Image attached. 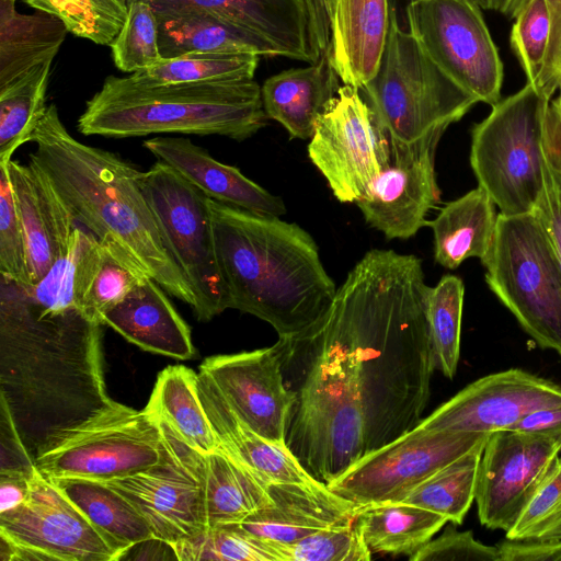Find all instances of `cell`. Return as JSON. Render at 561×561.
Here are the masks:
<instances>
[{
  "label": "cell",
  "mask_w": 561,
  "mask_h": 561,
  "mask_svg": "<svg viewBox=\"0 0 561 561\" xmlns=\"http://www.w3.org/2000/svg\"><path fill=\"white\" fill-rule=\"evenodd\" d=\"M11 1H16V0H11Z\"/></svg>",
  "instance_id": "59"
},
{
  "label": "cell",
  "mask_w": 561,
  "mask_h": 561,
  "mask_svg": "<svg viewBox=\"0 0 561 561\" xmlns=\"http://www.w3.org/2000/svg\"><path fill=\"white\" fill-rule=\"evenodd\" d=\"M357 522L371 552L409 557L448 523L440 514L400 502L359 506Z\"/></svg>",
  "instance_id": "36"
},
{
  "label": "cell",
  "mask_w": 561,
  "mask_h": 561,
  "mask_svg": "<svg viewBox=\"0 0 561 561\" xmlns=\"http://www.w3.org/2000/svg\"><path fill=\"white\" fill-rule=\"evenodd\" d=\"M156 13L163 58L188 53L278 56L277 50L264 39L205 11L172 9Z\"/></svg>",
  "instance_id": "30"
},
{
  "label": "cell",
  "mask_w": 561,
  "mask_h": 561,
  "mask_svg": "<svg viewBox=\"0 0 561 561\" xmlns=\"http://www.w3.org/2000/svg\"><path fill=\"white\" fill-rule=\"evenodd\" d=\"M491 434L425 428L417 424L364 454L328 488L358 505L399 502L427 477Z\"/></svg>",
  "instance_id": "15"
},
{
  "label": "cell",
  "mask_w": 561,
  "mask_h": 561,
  "mask_svg": "<svg viewBox=\"0 0 561 561\" xmlns=\"http://www.w3.org/2000/svg\"><path fill=\"white\" fill-rule=\"evenodd\" d=\"M67 33L64 22L51 14H23L15 10V1L0 0V87L54 60Z\"/></svg>",
  "instance_id": "33"
},
{
  "label": "cell",
  "mask_w": 561,
  "mask_h": 561,
  "mask_svg": "<svg viewBox=\"0 0 561 561\" xmlns=\"http://www.w3.org/2000/svg\"><path fill=\"white\" fill-rule=\"evenodd\" d=\"M60 19L69 33L98 45H111L119 32L128 0H24Z\"/></svg>",
  "instance_id": "42"
},
{
  "label": "cell",
  "mask_w": 561,
  "mask_h": 561,
  "mask_svg": "<svg viewBox=\"0 0 561 561\" xmlns=\"http://www.w3.org/2000/svg\"><path fill=\"white\" fill-rule=\"evenodd\" d=\"M561 262V185L546 162L545 187L534 209Z\"/></svg>",
  "instance_id": "52"
},
{
  "label": "cell",
  "mask_w": 561,
  "mask_h": 561,
  "mask_svg": "<svg viewBox=\"0 0 561 561\" xmlns=\"http://www.w3.org/2000/svg\"><path fill=\"white\" fill-rule=\"evenodd\" d=\"M100 261V240L85 227L77 226L67 251L45 276L24 289L31 302L43 312L81 310Z\"/></svg>",
  "instance_id": "35"
},
{
  "label": "cell",
  "mask_w": 561,
  "mask_h": 561,
  "mask_svg": "<svg viewBox=\"0 0 561 561\" xmlns=\"http://www.w3.org/2000/svg\"><path fill=\"white\" fill-rule=\"evenodd\" d=\"M267 491L271 502L239 523L247 534L264 541L291 543L357 517L359 506L324 483L270 482Z\"/></svg>",
  "instance_id": "21"
},
{
  "label": "cell",
  "mask_w": 561,
  "mask_h": 561,
  "mask_svg": "<svg viewBox=\"0 0 561 561\" xmlns=\"http://www.w3.org/2000/svg\"><path fill=\"white\" fill-rule=\"evenodd\" d=\"M496 547L499 561H561V541L505 538Z\"/></svg>",
  "instance_id": "53"
},
{
  "label": "cell",
  "mask_w": 561,
  "mask_h": 561,
  "mask_svg": "<svg viewBox=\"0 0 561 561\" xmlns=\"http://www.w3.org/2000/svg\"><path fill=\"white\" fill-rule=\"evenodd\" d=\"M514 19L511 46L527 77V82L538 90L550 34L547 0H528Z\"/></svg>",
  "instance_id": "47"
},
{
  "label": "cell",
  "mask_w": 561,
  "mask_h": 561,
  "mask_svg": "<svg viewBox=\"0 0 561 561\" xmlns=\"http://www.w3.org/2000/svg\"><path fill=\"white\" fill-rule=\"evenodd\" d=\"M53 60L42 62L0 87V163L31 141L45 113L46 90Z\"/></svg>",
  "instance_id": "38"
},
{
  "label": "cell",
  "mask_w": 561,
  "mask_h": 561,
  "mask_svg": "<svg viewBox=\"0 0 561 561\" xmlns=\"http://www.w3.org/2000/svg\"><path fill=\"white\" fill-rule=\"evenodd\" d=\"M259 61L260 56L255 54L188 53L163 58L128 78L146 85L252 80Z\"/></svg>",
  "instance_id": "39"
},
{
  "label": "cell",
  "mask_w": 561,
  "mask_h": 561,
  "mask_svg": "<svg viewBox=\"0 0 561 561\" xmlns=\"http://www.w3.org/2000/svg\"><path fill=\"white\" fill-rule=\"evenodd\" d=\"M482 264L488 286L522 328L561 356V262L538 216L497 215Z\"/></svg>",
  "instance_id": "9"
},
{
  "label": "cell",
  "mask_w": 561,
  "mask_h": 561,
  "mask_svg": "<svg viewBox=\"0 0 561 561\" xmlns=\"http://www.w3.org/2000/svg\"><path fill=\"white\" fill-rule=\"evenodd\" d=\"M261 87L252 80L146 85L108 76L87 102L78 130L111 138L160 134L252 137L266 125Z\"/></svg>",
  "instance_id": "5"
},
{
  "label": "cell",
  "mask_w": 561,
  "mask_h": 561,
  "mask_svg": "<svg viewBox=\"0 0 561 561\" xmlns=\"http://www.w3.org/2000/svg\"><path fill=\"white\" fill-rule=\"evenodd\" d=\"M559 91H560L559 96L557 99H554L553 101L559 110L560 115H561V85L559 88Z\"/></svg>",
  "instance_id": "58"
},
{
  "label": "cell",
  "mask_w": 561,
  "mask_h": 561,
  "mask_svg": "<svg viewBox=\"0 0 561 561\" xmlns=\"http://www.w3.org/2000/svg\"><path fill=\"white\" fill-rule=\"evenodd\" d=\"M409 32L427 56L478 102L500 101L503 64L481 8L471 0H411Z\"/></svg>",
  "instance_id": "12"
},
{
  "label": "cell",
  "mask_w": 561,
  "mask_h": 561,
  "mask_svg": "<svg viewBox=\"0 0 561 561\" xmlns=\"http://www.w3.org/2000/svg\"><path fill=\"white\" fill-rule=\"evenodd\" d=\"M47 479L110 541L122 558L133 547L153 538L147 522L137 510L105 482L75 477Z\"/></svg>",
  "instance_id": "32"
},
{
  "label": "cell",
  "mask_w": 561,
  "mask_h": 561,
  "mask_svg": "<svg viewBox=\"0 0 561 561\" xmlns=\"http://www.w3.org/2000/svg\"><path fill=\"white\" fill-rule=\"evenodd\" d=\"M308 145L311 162L342 203H356L387 167L390 137L360 91L343 84L319 116Z\"/></svg>",
  "instance_id": "13"
},
{
  "label": "cell",
  "mask_w": 561,
  "mask_h": 561,
  "mask_svg": "<svg viewBox=\"0 0 561 561\" xmlns=\"http://www.w3.org/2000/svg\"><path fill=\"white\" fill-rule=\"evenodd\" d=\"M0 275L24 289L32 287L25 238L4 163H0Z\"/></svg>",
  "instance_id": "48"
},
{
  "label": "cell",
  "mask_w": 561,
  "mask_h": 561,
  "mask_svg": "<svg viewBox=\"0 0 561 561\" xmlns=\"http://www.w3.org/2000/svg\"><path fill=\"white\" fill-rule=\"evenodd\" d=\"M172 548L182 561H279L270 542L250 536L239 523L209 527Z\"/></svg>",
  "instance_id": "43"
},
{
  "label": "cell",
  "mask_w": 561,
  "mask_h": 561,
  "mask_svg": "<svg viewBox=\"0 0 561 561\" xmlns=\"http://www.w3.org/2000/svg\"><path fill=\"white\" fill-rule=\"evenodd\" d=\"M31 478L19 474H0V513L15 508L27 499Z\"/></svg>",
  "instance_id": "56"
},
{
  "label": "cell",
  "mask_w": 561,
  "mask_h": 561,
  "mask_svg": "<svg viewBox=\"0 0 561 561\" xmlns=\"http://www.w3.org/2000/svg\"><path fill=\"white\" fill-rule=\"evenodd\" d=\"M505 535L514 540L561 541V456Z\"/></svg>",
  "instance_id": "46"
},
{
  "label": "cell",
  "mask_w": 561,
  "mask_h": 561,
  "mask_svg": "<svg viewBox=\"0 0 561 561\" xmlns=\"http://www.w3.org/2000/svg\"><path fill=\"white\" fill-rule=\"evenodd\" d=\"M146 410L165 422L194 449L209 454L219 447L197 391V374L182 365L168 366L157 378Z\"/></svg>",
  "instance_id": "34"
},
{
  "label": "cell",
  "mask_w": 561,
  "mask_h": 561,
  "mask_svg": "<svg viewBox=\"0 0 561 561\" xmlns=\"http://www.w3.org/2000/svg\"><path fill=\"white\" fill-rule=\"evenodd\" d=\"M561 453V438L512 430L486 440L479 466L476 503L480 523L508 530Z\"/></svg>",
  "instance_id": "16"
},
{
  "label": "cell",
  "mask_w": 561,
  "mask_h": 561,
  "mask_svg": "<svg viewBox=\"0 0 561 561\" xmlns=\"http://www.w3.org/2000/svg\"><path fill=\"white\" fill-rule=\"evenodd\" d=\"M163 447L162 458L156 465L103 482L119 492L137 510L153 538L173 546L205 531L208 523L197 478L164 442Z\"/></svg>",
  "instance_id": "20"
},
{
  "label": "cell",
  "mask_w": 561,
  "mask_h": 561,
  "mask_svg": "<svg viewBox=\"0 0 561 561\" xmlns=\"http://www.w3.org/2000/svg\"><path fill=\"white\" fill-rule=\"evenodd\" d=\"M392 9L390 0H333L330 47L344 84L359 90L376 75Z\"/></svg>",
  "instance_id": "28"
},
{
  "label": "cell",
  "mask_w": 561,
  "mask_h": 561,
  "mask_svg": "<svg viewBox=\"0 0 561 561\" xmlns=\"http://www.w3.org/2000/svg\"><path fill=\"white\" fill-rule=\"evenodd\" d=\"M4 164L25 238L33 286L67 251L78 221L33 162L22 164L11 159Z\"/></svg>",
  "instance_id": "22"
},
{
  "label": "cell",
  "mask_w": 561,
  "mask_h": 561,
  "mask_svg": "<svg viewBox=\"0 0 561 561\" xmlns=\"http://www.w3.org/2000/svg\"><path fill=\"white\" fill-rule=\"evenodd\" d=\"M30 154L70 210L99 239L113 237L168 294L194 307L193 291L161 237L141 188L142 171L117 154L77 140L55 104L47 106Z\"/></svg>",
  "instance_id": "4"
},
{
  "label": "cell",
  "mask_w": 561,
  "mask_h": 561,
  "mask_svg": "<svg viewBox=\"0 0 561 561\" xmlns=\"http://www.w3.org/2000/svg\"><path fill=\"white\" fill-rule=\"evenodd\" d=\"M561 403V386L512 368L469 383L419 423L425 428L492 434L523 416Z\"/></svg>",
  "instance_id": "19"
},
{
  "label": "cell",
  "mask_w": 561,
  "mask_h": 561,
  "mask_svg": "<svg viewBox=\"0 0 561 561\" xmlns=\"http://www.w3.org/2000/svg\"><path fill=\"white\" fill-rule=\"evenodd\" d=\"M411 561H499L496 546L477 540L470 530L459 531L447 527L445 531L432 538L414 554Z\"/></svg>",
  "instance_id": "49"
},
{
  "label": "cell",
  "mask_w": 561,
  "mask_h": 561,
  "mask_svg": "<svg viewBox=\"0 0 561 561\" xmlns=\"http://www.w3.org/2000/svg\"><path fill=\"white\" fill-rule=\"evenodd\" d=\"M331 47L307 67L293 68L266 79L261 87L266 116L282 124L289 137L309 139L316 123L340 89Z\"/></svg>",
  "instance_id": "29"
},
{
  "label": "cell",
  "mask_w": 561,
  "mask_h": 561,
  "mask_svg": "<svg viewBox=\"0 0 561 561\" xmlns=\"http://www.w3.org/2000/svg\"><path fill=\"white\" fill-rule=\"evenodd\" d=\"M543 149L547 165L561 185V115L553 103L547 110Z\"/></svg>",
  "instance_id": "55"
},
{
  "label": "cell",
  "mask_w": 561,
  "mask_h": 561,
  "mask_svg": "<svg viewBox=\"0 0 561 561\" xmlns=\"http://www.w3.org/2000/svg\"><path fill=\"white\" fill-rule=\"evenodd\" d=\"M100 322L149 352L176 359L195 353L188 325L150 276L104 311Z\"/></svg>",
  "instance_id": "27"
},
{
  "label": "cell",
  "mask_w": 561,
  "mask_h": 561,
  "mask_svg": "<svg viewBox=\"0 0 561 561\" xmlns=\"http://www.w3.org/2000/svg\"><path fill=\"white\" fill-rule=\"evenodd\" d=\"M140 183L164 244L193 291L197 320H211L229 309V299L207 196L159 160L142 173Z\"/></svg>",
  "instance_id": "11"
},
{
  "label": "cell",
  "mask_w": 561,
  "mask_h": 561,
  "mask_svg": "<svg viewBox=\"0 0 561 561\" xmlns=\"http://www.w3.org/2000/svg\"><path fill=\"white\" fill-rule=\"evenodd\" d=\"M511 430L561 438V403L528 413Z\"/></svg>",
  "instance_id": "54"
},
{
  "label": "cell",
  "mask_w": 561,
  "mask_h": 561,
  "mask_svg": "<svg viewBox=\"0 0 561 561\" xmlns=\"http://www.w3.org/2000/svg\"><path fill=\"white\" fill-rule=\"evenodd\" d=\"M428 287L417 256L373 249L348 272L325 313L358 359L365 454L422 421L436 368Z\"/></svg>",
  "instance_id": "1"
},
{
  "label": "cell",
  "mask_w": 561,
  "mask_h": 561,
  "mask_svg": "<svg viewBox=\"0 0 561 561\" xmlns=\"http://www.w3.org/2000/svg\"><path fill=\"white\" fill-rule=\"evenodd\" d=\"M20 436L13 417L1 401V469L0 474H19L33 477L37 471L34 458L31 457Z\"/></svg>",
  "instance_id": "50"
},
{
  "label": "cell",
  "mask_w": 561,
  "mask_h": 561,
  "mask_svg": "<svg viewBox=\"0 0 561 561\" xmlns=\"http://www.w3.org/2000/svg\"><path fill=\"white\" fill-rule=\"evenodd\" d=\"M197 391L219 446L239 463L267 482L322 483L287 445L271 442L248 426L201 371Z\"/></svg>",
  "instance_id": "26"
},
{
  "label": "cell",
  "mask_w": 561,
  "mask_h": 561,
  "mask_svg": "<svg viewBox=\"0 0 561 561\" xmlns=\"http://www.w3.org/2000/svg\"><path fill=\"white\" fill-rule=\"evenodd\" d=\"M550 34L542 79L538 91L549 100L561 85V0H547Z\"/></svg>",
  "instance_id": "51"
},
{
  "label": "cell",
  "mask_w": 561,
  "mask_h": 561,
  "mask_svg": "<svg viewBox=\"0 0 561 561\" xmlns=\"http://www.w3.org/2000/svg\"><path fill=\"white\" fill-rule=\"evenodd\" d=\"M486 440L427 477L399 502L435 512L460 525L476 499L479 466Z\"/></svg>",
  "instance_id": "37"
},
{
  "label": "cell",
  "mask_w": 561,
  "mask_h": 561,
  "mask_svg": "<svg viewBox=\"0 0 561 561\" xmlns=\"http://www.w3.org/2000/svg\"><path fill=\"white\" fill-rule=\"evenodd\" d=\"M100 240V261L81 311L100 323L101 316L119 302L133 288L149 276L139 263L113 237Z\"/></svg>",
  "instance_id": "41"
},
{
  "label": "cell",
  "mask_w": 561,
  "mask_h": 561,
  "mask_svg": "<svg viewBox=\"0 0 561 561\" xmlns=\"http://www.w3.org/2000/svg\"><path fill=\"white\" fill-rule=\"evenodd\" d=\"M101 325L80 309L39 311L0 275L1 401L30 453L115 402L104 393Z\"/></svg>",
  "instance_id": "2"
},
{
  "label": "cell",
  "mask_w": 561,
  "mask_h": 561,
  "mask_svg": "<svg viewBox=\"0 0 561 561\" xmlns=\"http://www.w3.org/2000/svg\"><path fill=\"white\" fill-rule=\"evenodd\" d=\"M1 560L115 561L122 554L38 470L27 499L0 513Z\"/></svg>",
  "instance_id": "14"
},
{
  "label": "cell",
  "mask_w": 561,
  "mask_h": 561,
  "mask_svg": "<svg viewBox=\"0 0 561 561\" xmlns=\"http://www.w3.org/2000/svg\"><path fill=\"white\" fill-rule=\"evenodd\" d=\"M291 344L208 357L199 367L236 414L264 438L287 445L297 394L284 383L282 366Z\"/></svg>",
  "instance_id": "17"
},
{
  "label": "cell",
  "mask_w": 561,
  "mask_h": 561,
  "mask_svg": "<svg viewBox=\"0 0 561 561\" xmlns=\"http://www.w3.org/2000/svg\"><path fill=\"white\" fill-rule=\"evenodd\" d=\"M268 542V541H267ZM279 561H369L357 517L354 522L320 529L291 543L270 542Z\"/></svg>",
  "instance_id": "45"
},
{
  "label": "cell",
  "mask_w": 561,
  "mask_h": 561,
  "mask_svg": "<svg viewBox=\"0 0 561 561\" xmlns=\"http://www.w3.org/2000/svg\"><path fill=\"white\" fill-rule=\"evenodd\" d=\"M163 442L157 419L115 402L53 436L34 456L44 477L110 481L159 462Z\"/></svg>",
  "instance_id": "10"
},
{
  "label": "cell",
  "mask_w": 561,
  "mask_h": 561,
  "mask_svg": "<svg viewBox=\"0 0 561 561\" xmlns=\"http://www.w3.org/2000/svg\"><path fill=\"white\" fill-rule=\"evenodd\" d=\"M465 287L461 278L445 275L428 287L425 309L435 367L453 379L460 355V332Z\"/></svg>",
  "instance_id": "40"
},
{
  "label": "cell",
  "mask_w": 561,
  "mask_h": 561,
  "mask_svg": "<svg viewBox=\"0 0 561 561\" xmlns=\"http://www.w3.org/2000/svg\"><path fill=\"white\" fill-rule=\"evenodd\" d=\"M207 202L229 309L268 322L280 340H301L325 316L337 290L313 238L279 217Z\"/></svg>",
  "instance_id": "3"
},
{
  "label": "cell",
  "mask_w": 561,
  "mask_h": 561,
  "mask_svg": "<svg viewBox=\"0 0 561 561\" xmlns=\"http://www.w3.org/2000/svg\"><path fill=\"white\" fill-rule=\"evenodd\" d=\"M146 1H150V0H146Z\"/></svg>",
  "instance_id": "60"
},
{
  "label": "cell",
  "mask_w": 561,
  "mask_h": 561,
  "mask_svg": "<svg viewBox=\"0 0 561 561\" xmlns=\"http://www.w3.org/2000/svg\"><path fill=\"white\" fill-rule=\"evenodd\" d=\"M551 100L526 85L492 105L471 133L470 164L500 214L533 213L545 187L546 115Z\"/></svg>",
  "instance_id": "7"
},
{
  "label": "cell",
  "mask_w": 561,
  "mask_h": 561,
  "mask_svg": "<svg viewBox=\"0 0 561 561\" xmlns=\"http://www.w3.org/2000/svg\"><path fill=\"white\" fill-rule=\"evenodd\" d=\"M445 130L410 144L390 138L387 167L356 202L366 222L387 239L413 237L427 226L426 216L440 202L435 151Z\"/></svg>",
  "instance_id": "18"
},
{
  "label": "cell",
  "mask_w": 561,
  "mask_h": 561,
  "mask_svg": "<svg viewBox=\"0 0 561 561\" xmlns=\"http://www.w3.org/2000/svg\"><path fill=\"white\" fill-rule=\"evenodd\" d=\"M495 204L478 186L446 204L428 221L434 236V257L443 267L456 270L465 260L486 257L495 232Z\"/></svg>",
  "instance_id": "31"
},
{
  "label": "cell",
  "mask_w": 561,
  "mask_h": 561,
  "mask_svg": "<svg viewBox=\"0 0 561 561\" xmlns=\"http://www.w3.org/2000/svg\"><path fill=\"white\" fill-rule=\"evenodd\" d=\"M157 421L164 444L202 486L208 528L240 523L271 502L267 491L270 482L239 463L220 446L213 453L203 454L186 444L165 422Z\"/></svg>",
  "instance_id": "23"
},
{
  "label": "cell",
  "mask_w": 561,
  "mask_h": 561,
  "mask_svg": "<svg viewBox=\"0 0 561 561\" xmlns=\"http://www.w3.org/2000/svg\"><path fill=\"white\" fill-rule=\"evenodd\" d=\"M294 343L314 357L296 393L286 443L314 479L329 484L365 454L359 364L327 314Z\"/></svg>",
  "instance_id": "6"
},
{
  "label": "cell",
  "mask_w": 561,
  "mask_h": 561,
  "mask_svg": "<svg viewBox=\"0 0 561 561\" xmlns=\"http://www.w3.org/2000/svg\"><path fill=\"white\" fill-rule=\"evenodd\" d=\"M144 147L179 172L207 197L255 215L279 217L283 199L248 179L238 168L214 159L188 138L153 137Z\"/></svg>",
  "instance_id": "25"
},
{
  "label": "cell",
  "mask_w": 561,
  "mask_h": 561,
  "mask_svg": "<svg viewBox=\"0 0 561 561\" xmlns=\"http://www.w3.org/2000/svg\"><path fill=\"white\" fill-rule=\"evenodd\" d=\"M156 11L195 9L210 13L271 44L278 56L312 64L307 0H150Z\"/></svg>",
  "instance_id": "24"
},
{
  "label": "cell",
  "mask_w": 561,
  "mask_h": 561,
  "mask_svg": "<svg viewBox=\"0 0 561 561\" xmlns=\"http://www.w3.org/2000/svg\"><path fill=\"white\" fill-rule=\"evenodd\" d=\"M481 9L492 10L505 14L512 19L528 0H471Z\"/></svg>",
  "instance_id": "57"
},
{
  "label": "cell",
  "mask_w": 561,
  "mask_h": 561,
  "mask_svg": "<svg viewBox=\"0 0 561 561\" xmlns=\"http://www.w3.org/2000/svg\"><path fill=\"white\" fill-rule=\"evenodd\" d=\"M125 21L111 43L115 66L124 72L147 69L163 57L159 44V22L152 5L146 0H128Z\"/></svg>",
  "instance_id": "44"
},
{
  "label": "cell",
  "mask_w": 561,
  "mask_h": 561,
  "mask_svg": "<svg viewBox=\"0 0 561 561\" xmlns=\"http://www.w3.org/2000/svg\"><path fill=\"white\" fill-rule=\"evenodd\" d=\"M359 91L390 138L405 144L447 129L478 102L400 27L393 9L378 70Z\"/></svg>",
  "instance_id": "8"
}]
</instances>
